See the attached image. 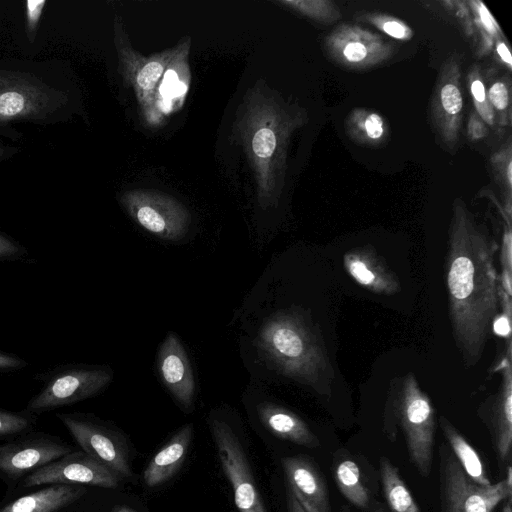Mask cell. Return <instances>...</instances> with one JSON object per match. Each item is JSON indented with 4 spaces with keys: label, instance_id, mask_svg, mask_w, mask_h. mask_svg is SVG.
<instances>
[{
    "label": "cell",
    "instance_id": "cell-2",
    "mask_svg": "<svg viewBox=\"0 0 512 512\" xmlns=\"http://www.w3.org/2000/svg\"><path fill=\"white\" fill-rule=\"evenodd\" d=\"M297 118L260 82L240 106L235 130L253 169L259 204H274L281 190L287 140Z\"/></svg>",
    "mask_w": 512,
    "mask_h": 512
},
{
    "label": "cell",
    "instance_id": "cell-9",
    "mask_svg": "<svg viewBox=\"0 0 512 512\" xmlns=\"http://www.w3.org/2000/svg\"><path fill=\"white\" fill-rule=\"evenodd\" d=\"M223 471L231 483L239 512H267L255 485L253 474L239 439L222 420L210 424Z\"/></svg>",
    "mask_w": 512,
    "mask_h": 512
},
{
    "label": "cell",
    "instance_id": "cell-33",
    "mask_svg": "<svg viewBox=\"0 0 512 512\" xmlns=\"http://www.w3.org/2000/svg\"><path fill=\"white\" fill-rule=\"evenodd\" d=\"M387 35L396 39H408L411 36V30L402 22L395 19L380 21L377 24Z\"/></svg>",
    "mask_w": 512,
    "mask_h": 512
},
{
    "label": "cell",
    "instance_id": "cell-35",
    "mask_svg": "<svg viewBox=\"0 0 512 512\" xmlns=\"http://www.w3.org/2000/svg\"><path fill=\"white\" fill-rule=\"evenodd\" d=\"M28 366V362L19 356L0 351V372L17 371Z\"/></svg>",
    "mask_w": 512,
    "mask_h": 512
},
{
    "label": "cell",
    "instance_id": "cell-40",
    "mask_svg": "<svg viewBox=\"0 0 512 512\" xmlns=\"http://www.w3.org/2000/svg\"><path fill=\"white\" fill-rule=\"evenodd\" d=\"M287 506L288 512H305L290 491L287 494Z\"/></svg>",
    "mask_w": 512,
    "mask_h": 512
},
{
    "label": "cell",
    "instance_id": "cell-1",
    "mask_svg": "<svg viewBox=\"0 0 512 512\" xmlns=\"http://www.w3.org/2000/svg\"><path fill=\"white\" fill-rule=\"evenodd\" d=\"M497 244L467 211L456 207L445 260L449 319L468 366L477 364L498 316L501 290L494 265Z\"/></svg>",
    "mask_w": 512,
    "mask_h": 512
},
{
    "label": "cell",
    "instance_id": "cell-41",
    "mask_svg": "<svg viewBox=\"0 0 512 512\" xmlns=\"http://www.w3.org/2000/svg\"><path fill=\"white\" fill-rule=\"evenodd\" d=\"M368 512H388L384 504L377 501Z\"/></svg>",
    "mask_w": 512,
    "mask_h": 512
},
{
    "label": "cell",
    "instance_id": "cell-32",
    "mask_svg": "<svg viewBox=\"0 0 512 512\" xmlns=\"http://www.w3.org/2000/svg\"><path fill=\"white\" fill-rule=\"evenodd\" d=\"M363 127L366 137L370 140L376 141L383 136V119L377 113L367 114L364 118Z\"/></svg>",
    "mask_w": 512,
    "mask_h": 512
},
{
    "label": "cell",
    "instance_id": "cell-18",
    "mask_svg": "<svg viewBox=\"0 0 512 512\" xmlns=\"http://www.w3.org/2000/svg\"><path fill=\"white\" fill-rule=\"evenodd\" d=\"M257 413L262 424L273 435L307 448L320 446L318 437L292 411L271 402H262L257 405Z\"/></svg>",
    "mask_w": 512,
    "mask_h": 512
},
{
    "label": "cell",
    "instance_id": "cell-5",
    "mask_svg": "<svg viewBox=\"0 0 512 512\" xmlns=\"http://www.w3.org/2000/svg\"><path fill=\"white\" fill-rule=\"evenodd\" d=\"M438 491L441 512H493L512 497V484L506 479L490 484L475 483L463 470L450 448L438 449Z\"/></svg>",
    "mask_w": 512,
    "mask_h": 512
},
{
    "label": "cell",
    "instance_id": "cell-17",
    "mask_svg": "<svg viewBox=\"0 0 512 512\" xmlns=\"http://www.w3.org/2000/svg\"><path fill=\"white\" fill-rule=\"evenodd\" d=\"M344 265L357 283L374 293L390 295L399 289L394 273L370 248H358L347 253Z\"/></svg>",
    "mask_w": 512,
    "mask_h": 512
},
{
    "label": "cell",
    "instance_id": "cell-10",
    "mask_svg": "<svg viewBox=\"0 0 512 512\" xmlns=\"http://www.w3.org/2000/svg\"><path fill=\"white\" fill-rule=\"evenodd\" d=\"M121 478L87 453L70 452L29 474L25 487L45 484H87L102 488H115Z\"/></svg>",
    "mask_w": 512,
    "mask_h": 512
},
{
    "label": "cell",
    "instance_id": "cell-22",
    "mask_svg": "<svg viewBox=\"0 0 512 512\" xmlns=\"http://www.w3.org/2000/svg\"><path fill=\"white\" fill-rule=\"evenodd\" d=\"M190 40L184 41L176 47V52L158 87V109L165 112L171 108L172 100L185 95L189 84V70L182 72L188 68L187 57L189 54Z\"/></svg>",
    "mask_w": 512,
    "mask_h": 512
},
{
    "label": "cell",
    "instance_id": "cell-26",
    "mask_svg": "<svg viewBox=\"0 0 512 512\" xmlns=\"http://www.w3.org/2000/svg\"><path fill=\"white\" fill-rule=\"evenodd\" d=\"M438 99V113L440 120H443L444 132L449 137H454L455 133L457 135L459 116L463 107L462 94L455 80L442 81Z\"/></svg>",
    "mask_w": 512,
    "mask_h": 512
},
{
    "label": "cell",
    "instance_id": "cell-14",
    "mask_svg": "<svg viewBox=\"0 0 512 512\" xmlns=\"http://www.w3.org/2000/svg\"><path fill=\"white\" fill-rule=\"evenodd\" d=\"M157 368L163 384L186 410L193 406L195 380L187 353L179 338L170 332L159 347Z\"/></svg>",
    "mask_w": 512,
    "mask_h": 512
},
{
    "label": "cell",
    "instance_id": "cell-30",
    "mask_svg": "<svg viewBox=\"0 0 512 512\" xmlns=\"http://www.w3.org/2000/svg\"><path fill=\"white\" fill-rule=\"evenodd\" d=\"M27 254L23 245L0 231V262L17 261Z\"/></svg>",
    "mask_w": 512,
    "mask_h": 512
},
{
    "label": "cell",
    "instance_id": "cell-20",
    "mask_svg": "<svg viewBox=\"0 0 512 512\" xmlns=\"http://www.w3.org/2000/svg\"><path fill=\"white\" fill-rule=\"evenodd\" d=\"M193 425H184L151 459L143 479L148 487L161 485L170 479L185 460L191 443Z\"/></svg>",
    "mask_w": 512,
    "mask_h": 512
},
{
    "label": "cell",
    "instance_id": "cell-23",
    "mask_svg": "<svg viewBox=\"0 0 512 512\" xmlns=\"http://www.w3.org/2000/svg\"><path fill=\"white\" fill-rule=\"evenodd\" d=\"M439 423L448 447L465 473L477 484H492L484 464L473 446L446 417L441 416Z\"/></svg>",
    "mask_w": 512,
    "mask_h": 512
},
{
    "label": "cell",
    "instance_id": "cell-15",
    "mask_svg": "<svg viewBox=\"0 0 512 512\" xmlns=\"http://www.w3.org/2000/svg\"><path fill=\"white\" fill-rule=\"evenodd\" d=\"M70 452L69 446L48 439L7 443L0 445V471L18 477Z\"/></svg>",
    "mask_w": 512,
    "mask_h": 512
},
{
    "label": "cell",
    "instance_id": "cell-3",
    "mask_svg": "<svg viewBox=\"0 0 512 512\" xmlns=\"http://www.w3.org/2000/svg\"><path fill=\"white\" fill-rule=\"evenodd\" d=\"M256 344L281 374L328 394L332 368L318 334L295 313L280 311L266 319Z\"/></svg>",
    "mask_w": 512,
    "mask_h": 512
},
{
    "label": "cell",
    "instance_id": "cell-39",
    "mask_svg": "<svg viewBox=\"0 0 512 512\" xmlns=\"http://www.w3.org/2000/svg\"><path fill=\"white\" fill-rule=\"evenodd\" d=\"M496 50H497L500 58L502 59V61H504L507 65L511 66L512 58H511V54H510L506 44L503 42L498 43Z\"/></svg>",
    "mask_w": 512,
    "mask_h": 512
},
{
    "label": "cell",
    "instance_id": "cell-43",
    "mask_svg": "<svg viewBox=\"0 0 512 512\" xmlns=\"http://www.w3.org/2000/svg\"><path fill=\"white\" fill-rule=\"evenodd\" d=\"M113 512H137V511L134 509H131L129 507H126V506H118L113 510Z\"/></svg>",
    "mask_w": 512,
    "mask_h": 512
},
{
    "label": "cell",
    "instance_id": "cell-16",
    "mask_svg": "<svg viewBox=\"0 0 512 512\" xmlns=\"http://www.w3.org/2000/svg\"><path fill=\"white\" fill-rule=\"evenodd\" d=\"M332 473L340 493L356 508L368 512L378 501L375 497L377 490L371 486L367 474L346 449L334 453Z\"/></svg>",
    "mask_w": 512,
    "mask_h": 512
},
{
    "label": "cell",
    "instance_id": "cell-28",
    "mask_svg": "<svg viewBox=\"0 0 512 512\" xmlns=\"http://www.w3.org/2000/svg\"><path fill=\"white\" fill-rule=\"evenodd\" d=\"M470 90L474 99L476 109L486 122L492 124L494 120V113L489 101L486 98L484 84L479 78H475L470 83Z\"/></svg>",
    "mask_w": 512,
    "mask_h": 512
},
{
    "label": "cell",
    "instance_id": "cell-27",
    "mask_svg": "<svg viewBox=\"0 0 512 512\" xmlns=\"http://www.w3.org/2000/svg\"><path fill=\"white\" fill-rule=\"evenodd\" d=\"M34 423L31 413L13 412L0 408V436L13 435L30 428Z\"/></svg>",
    "mask_w": 512,
    "mask_h": 512
},
{
    "label": "cell",
    "instance_id": "cell-31",
    "mask_svg": "<svg viewBox=\"0 0 512 512\" xmlns=\"http://www.w3.org/2000/svg\"><path fill=\"white\" fill-rule=\"evenodd\" d=\"M489 103L498 111H505L509 105V93L503 82L494 83L488 92Z\"/></svg>",
    "mask_w": 512,
    "mask_h": 512
},
{
    "label": "cell",
    "instance_id": "cell-6",
    "mask_svg": "<svg viewBox=\"0 0 512 512\" xmlns=\"http://www.w3.org/2000/svg\"><path fill=\"white\" fill-rule=\"evenodd\" d=\"M39 378L43 387L26 406V411L31 414L72 405L95 396L112 381L113 374L104 367L67 363Z\"/></svg>",
    "mask_w": 512,
    "mask_h": 512
},
{
    "label": "cell",
    "instance_id": "cell-4",
    "mask_svg": "<svg viewBox=\"0 0 512 512\" xmlns=\"http://www.w3.org/2000/svg\"><path fill=\"white\" fill-rule=\"evenodd\" d=\"M400 426L408 457L419 475L427 478L432 470L435 444V412L428 396L409 374L389 393L383 417V433L389 441Z\"/></svg>",
    "mask_w": 512,
    "mask_h": 512
},
{
    "label": "cell",
    "instance_id": "cell-19",
    "mask_svg": "<svg viewBox=\"0 0 512 512\" xmlns=\"http://www.w3.org/2000/svg\"><path fill=\"white\" fill-rule=\"evenodd\" d=\"M331 43L337 59L346 65L367 66L385 56V47L380 39L362 30L338 31Z\"/></svg>",
    "mask_w": 512,
    "mask_h": 512
},
{
    "label": "cell",
    "instance_id": "cell-21",
    "mask_svg": "<svg viewBox=\"0 0 512 512\" xmlns=\"http://www.w3.org/2000/svg\"><path fill=\"white\" fill-rule=\"evenodd\" d=\"M86 490L71 484H52L11 502L0 512H55L79 499Z\"/></svg>",
    "mask_w": 512,
    "mask_h": 512
},
{
    "label": "cell",
    "instance_id": "cell-24",
    "mask_svg": "<svg viewBox=\"0 0 512 512\" xmlns=\"http://www.w3.org/2000/svg\"><path fill=\"white\" fill-rule=\"evenodd\" d=\"M379 476L390 512H421L399 469L385 456L379 459Z\"/></svg>",
    "mask_w": 512,
    "mask_h": 512
},
{
    "label": "cell",
    "instance_id": "cell-7",
    "mask_svg": "<svg viewBox=\"0 0 512 512\" xmlns=\"http://www.w3.org/2000/svg\"><path fill=\"white\" fill-rule=\"evenodd\" d=\"M115 26V41L124 80L134 89L145 119L151 124H156L161 118L158 109V87L175 55L176 47L144 57L133 50L120 23Z\"/></svg>",
    "mask_w": 512,
    "mask_h": 512
},
{
    "label": "cell",
    "instance_id": "cell-42",
    "mask_svg": "<svg viewBox=\"0 0 512 512\" xmlns=\"http://www.w3.org/2000/svg\"><path fill=\"white\" fill-rule=\"evenodd\" d=\"M500 512H512V497H509L504 501V505Z\"/></svg>",
    "mask_w": 512,
    "mask_h": 512
},
{
    "label": "cell",
    "instance_id": "cell-11",
    "mask_svg": "<svg viewBox=\"0 0 512 512\" xmlns=\"http://www.w3.org/2000/svg\"><path fill=\"white\" fill-rule=\"evenodd\" d=\"M85 453L109 468L121 479L132 475L127 449L116 434L80 414H57Z\"/></svg>",
    "mask_w": 512,
    "mask_h": 512
},
{
    "label": "cell",
    "instance_id": "cell-29",
    "mask_svg": "<svg viewBox=\"0 0 512 512\" xmlns=\"http://www.w3.org/2000/svg\"><path fill=\"white\" fill-rule=\"evenodd\" d=\"M284 4L293 6L295 9L301 11L302 13L309 15L310 17L324 19L329 18L330 15H335L331 13V7H329L330 2L325 1H286Z\"/></svg>",
    "mask_w": 512,
    "mask_h": 512
},
{
    "label": "cell",
    "instance_id": "cell-13",
    "mask_svg": "<svg viewBox=\"0 0 512 512\" xmlns=\"http://www.w3.org/2000/svg\"><path fill=\"white\" fill-rule=\"evenodd\" d=\"M281 464L289 491L305 512H331L327 483L313 460L305 455L288 456Z\"/></svg>",
    "mask_w": 512,
    "mask_h": 512
},
{
    "label": "cell",
    "instance_id": "cell-34",
    "mask_svg": "<svg viewBox=\"0 0 512 512\" xmlns=\"http://www.w3.org/2000/svg\"><path fill=\"white\" fill-rule=\"evenodd\" d=\"M45 1H27L26 2V20L30 32H34L41 17Z\"/></svg>",
    "mask_w": 512,
    "mask_h": 512
},
{
    "label": "cell",
    "instance_id": "cell-12",
    "mask_svg": "<svg viewBox=\"0 0 512 512\" xmlns=\"http://www.w3.org/2000/svg\"><path fill=\"white\" fill-rule=\"evenodd\" d=\"M502 382L496 394L478 408V416L485 424L499 465H510L512 451V379L509 358L501 362Z\"/></svg>",
    "mask_w": 512,
    "mask_h": 512
},
{
    "label": "cell",
    "instance_id": "cell-37",
    "mask_svg": "<svg viewBox=\"0 0 512 512\" xmlns=\"http://www.w3.org/2000/svg\"><path fill=\"white\" fill-rule=\"evenodd\" d=\"M509 315L510 314H502L497 316L492 324V329L494 332L500 336L507 337L510 335V324H509Z\"/></svg>",
    "mask_w": 512,
    "mask_h": 512
},
{
    "label": "cell",
    "instance_id": "cell-8",
    "mask_svg": "<svg viewBox=\"0 0 512 512\" xmlns=\"http://www.w3.org/2000/svg\"><path fill=\"white\" fill-rule=\"evenodd\" d=\"M120 201L138 225L158 238L179 240L189 229V210L167 194L152 190H132L125 192Z\"/></svg>",
    "mask_w": 512,
    "mask_h": 512
},
{
    "label": "cell",
    "instance_id": "cell-38",
    "mask_svg": "<svg viewBox=\"0 0 512 512\" xmlns=\"http://www.w3.org/2000/svg\"><path fill=\"white\" fill-rule=\"evenodd\" d=\"M468 133L472 139L482 138L485 134V127L481 121L476 116H472L469 125H468Z\"/></svg>",
    "mask_w": 512,
    "mask_h": 512
},
{
    "label": "cell",
    "instance_id": "cell-36",
    "mask_svg": "<svg viewBox=\"0 0 512 512\" xmlns=\"http://www.w3.org/2000/svg\"><path fill=\"white\" fill-rule=\"evenodd\" d=\"M475 4L477 5L476 8H477L478 16L480 18L482 27L489 34H492V35L496 34L497 30H498V26L495 23L493 17L491 16L490 12L487 10V8L481 2H476Z\"/></svg>",
    "mask_w": 512,
    "mask_h": 512
},
{
    "label": "cell",
    "instance_id": "cell-25",
    "mask_svg": "<svg viewBox=\"0 0 512 512\" xmlns=\"http://www.w3.org/2000/svg\"><path fill=\"white\" fill-rule=\"evenodd\" d=\"M32 88L25 84L0 80V120L12 119L37 110L38 96H35Z\"/></svg>",
    "mask_w": 512,
    "mask_h": 512
},
{
    "label": "cell",
    "instance_id": "cell-44",
    "mask_svg": "<svg viewBox=\"0 0 512 512\" xmlns=\"http://www.w3.org/2000/svg\"><path fill=\"white\" fill-rule=\"evenodd\" d=\"M339 512H351L350 508L346 505L341 506Z\"/></svg>",
    "mask_w": 512,
    "mask_h": 512
}]
</instances>
